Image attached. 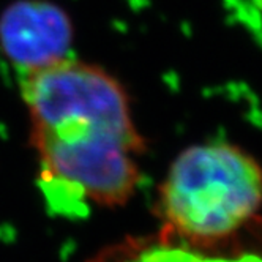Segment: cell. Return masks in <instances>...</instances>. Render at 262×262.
<instances>
[{"label":"cell","instance_id":"6da1fadb","mask_svg":"<svg viewBox=\"0 0 262 262\" xmlns=\"http://www.w3.org/2000/svg\"><path fill=\"white\" fill-rule=\"evenodd\" d=\"M38 180L55 207H117L141 182L145 141L106 70L63 59L21 74Z\"/></svg>","mask_w":262,"mask_h":262},{"label":"cell","instance_id":"7a4b0ae2","mask_svg":"<svg viewBox=\"0 0 262 262\" xmlns=\"http://www.w3.org/2000/svg\"><path fill=\"white\" fill-rule=\"evenodd\" d=\"M262 204V167L231 142L186 147L163 179L157 213L161 231L191 242L229 237L251 221Z\"/></svg>","mask_w":262,"mask_h":262},{"label":"cell","instance_id":"3957f363","mask_svg":"<svg viewBox=\"0 0 262 262\" xmlns=\"http://www.w3.org/2000/svg\"><path fill=\"white\" fill-rule=\"evenodd\" d=\"M74 29L49 0H16L0 14V48L21 74L68 59Z\"/></svg>","mask_w":262,"mask_h":262},{"label":"cell","instance_id":"277c9868","mask_svg":"<svg viewBox=\"0 0 262 262\" xmlns=\"http://www.w3.org/2000/svg\"><path fill=\"white\" fill-rule=\"evenodd\" d=\"M111 262H262V218L254 216L232 235L210 242L160 231L120 247Z\"/></svg>","mask_w":262,"mask_h":262}]
</instances>
